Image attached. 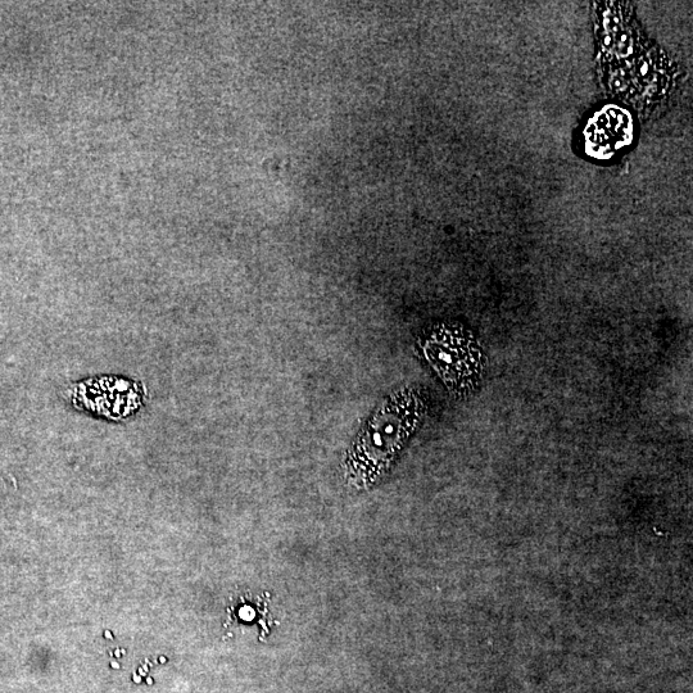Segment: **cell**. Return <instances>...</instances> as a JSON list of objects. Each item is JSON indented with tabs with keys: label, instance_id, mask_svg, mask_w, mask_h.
<instances>
[{
	"label": "cell",
	"instance_id": "cell-4",
	"mask_svg": "<svg viewBox=\"0 0 693 693\" xmlns=\"http://www.w3.org/2000/svg\"><path fill=\"white\" fill-rule=\"evenodd\" d=\"M627 39H628V36L625 35V34H623V35H622V42H623V43L627 42Z\"/></svg>",
	"mask_w": 693,
	"mask_h": 693
},
{
	"label": "cell",
	"instance_id": "cell-6",
	"mask_svg": "<svg viewBox=\"0 0 693 693\" xmlns=\"http://www.w3.org/2000/svg\"><path fill=\"white\" fill-rule=\"evenodd\" d=\"M615 88H619L620 86V81L616 80L614 83Z\"/></svg>",
	"mask_w": 693,
	"mask_h": 693
},
{
	"label": "cell",
	"instance_id": "cell-2",
	"mask_svg": "<svg viewBox=\"0 0 693 693\" xmlns=\"http://www.w3.org/2000/svg\"><path fill=\"white\" fill-rule=\"evenodd\" d=\"M420 350L452 392L469 393L482 377V350L471 334L461 326H434L421 339Z\"/></svg>",
	"mask_w": 693,
	"mask_h": 693
},
{
	"label": "cell",
	"instance_id": "cell-3",
	"mask_svg": "<svg viewBox=\"0 0 693 693\" xmlns=\"http://www.w3.org/2000/svg\"><path fill=\"white\" fill-rule=\"evenodd\" d=\"M647 72H649V65H647V63H643L641 66V74L646 75Z\"/></svg>",
	"mask_w": 693,
	"mask_h": 693
},
{
	"label": "cell",
	"instance_id": "cell-1",
	"mask_svg": "<svg viewBox=\"0 0 693 693\" xmlns=\"http://www.w3.org/2000/svg\"><path fill=\"white\" fill-rule=\"evenodd\" d=\"M427 412L423 394L403 388L380 403L366 420L351 450L357 474L365 480L379 477L409 441Z\"/></svg>",
	"mask_w": 693,
	"mask_h": 693
},
{
	"label": "cell",
	"instance_id": "cell-5",
	"mask_svg": "<svg viewBox=\"0 0 693 693\" xmlns=\"http://www.w3.org/2000/svg\"><path fill=\"white\" fill-rule=\"evenodd\" d=\"M610 43H611V39H610L609 36H608V38L605 39V44H606V45H610Z\"/></svg>",
	"mask_w": 693,
	"mask_h": 693
}]
</instances>
